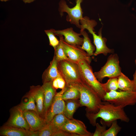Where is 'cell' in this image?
<instances>
[{
	"mask_svg": "<svg viewBox=\"0 0 136 136\" xmlns=\"http://www.w3.org/2000/svg\"><path fill=\"white\" fill-rule=\"evenodd\" d=\"M102 102L99 105V110L96 113L87 112L86 116L90 123L95 126L97 118H101V124L109 126L114 121L120 120L128 122L129 119L121 106L115 105L108 102Z\"/></svg>",
	"mask_w": 136,
	"mask_h": 136,
	"instance_id": "obj_1",
	"label": "cell"
},
{
	"mask_svg": "<svg viewBox=\"0 0 136 136\" xmlns=\"http://www.w3.org/2000/svg\"><path fill=\"white\" fill-rule=\"evenodd\" d=\"M77 88L79 91V99L81 107H86L87 112L96 113L99 110L98 107L103 102L99 95L83 81L66 84Z\"/></svg>",
	"mask_w": 136,
	"mask_h": 136,
	"instance_id": "obj_2",
	"label": "cell"
},
{
	"mask_svg": "<svg viewBox=\"0 0 136 136\" xmlns=\"http://www.w3.org/2000/svg\"><path fill=\"white\" fill-rule=\"evenodd\" d=\"M77 63L82 81L95 91L102 100L106 92L103 83H101L97 79L90 64L85 60H81Z\"/></svg>",
	"mask_w": 136,
	"mask_h": 136,
	"instance_id": "obj_3",
	"label": "cell"
},
{
	"mask_svg": "<svg viewBox=\"0 0 136 136\" xmlns=\"http://www.w3.org/2000/svg\"><path fill=\"white\" fill-rule=\"evenodd\" d=\"M122 73L119 57L117 54H114L109 56L106 62L99 71L94 73L98 80L101 82L106 77L118 78Z\"/></svg>",
	"mask_w": 136,
	"mask_h": 136,
	"instance_id": "obj_4",
	"label": "cell"
},
{
	"mask_svg": "<svg viewBox=\"0 0 136 136\" xmlns=\"http://www.w3.org/2000/svg\"><path fill=\"white\" fill-rule=\"evenodd\" d=\"M102 100L108 102L123 108L127 106L133 105L136 103V92L112 91L106 92Z\"/></svg>",
	"mask_w": 136,
	"mask_h": 136,
	"instance_id": "obj_5",
	"label": "cell"
},
{
	"mask_svg": "<svg viewBox=\"0 0 136 136\" xmlns=\"http://www.w3.org/2000/svg\"><path fill=\"white\" fill-rule=\"evenodd\" d=\"M57 68L62 77L66 84L82 81L77 63L69 59L57 62Z\"/></svg>",
	"mask_w": 136,
	"mask_h": 136,
	"instance_id": "obj_6",
	"label": "cell"
},
{
	"mask_svg": "<svg viewBox=\"0 0 136 136\" xmlns=\"http://www.w3.org/2000/svg\"><path fill=\"white\" fill-rule=\"evenodd\" d=\"M83 1L76 0L75 6L71 8L68 6L64 0H61L59 3L58 10L60 15L63 16L64 12L66 13L67 14L66 17L67 21L80 28V21L83 17V12L81 7V3Z\"/></svg>",
	"mask_w": 136,
	"mask_h": 136,
	"instance_id": "obj_7",
	"label": "cell"
},
{
	"mask_svg": "<svg viewBox=\"0 0 136 136\" xmlns=\"http://www.w3.org/2000/svg\"><path fill=\"white\" fill-rule=\"evenodd\" d=\"M63 48L65 53L69 59L74 62H77L81 60H85L90 64L91 59L90 56L81 46L69 44L62 40Z\"/></svg>",
	"mask_w": 136,
	"mask_h": 136,
	"instance_id": "obj_8",
	"label": "cell"
},
{
	"mask_svg": "<svg viewBox=\"0 0 136 136\" xmlns=\"http://www.w3.org/2000/svg\"><path fill=\"white\" fill-rule=\"evenodd\" d=\"M65 87L56 93L45 118L47 124L49 123L56 115L64 113L65 102L62 98V96L65 91Z\"/></svg>",
	"mask_w": 136,
	"mask_h": 136,
	"instance_id": "obj_9",
	"label": "cell"
},
{
	"mask_svg": "<svg viewBox=\"0 0 136 136\" xmlns=\"http://www.w3.org/2000/svg\"><path fill=\"white\" fill-rule=\"evenodd\" d=\"M4 125L30 130L24 117L23 111L18 105L11 109L10 117Z\"/></svg>",
	"mask_w": 136,
	"mask_h": 136,
	"instance_id": "obj_10",
	"label": "cell"
},
{
	"mask_svg": "<svg viewBox=\"0 0 136 136\" xmlns=\"http://www.w3.org/2000/svg\"><path fill=\"white\" fill-rule=\"evenodd\" d=\"M61 129L76 134L78 136H91L93 133L88 131L82 121L74 118L69 119L63 126Z\"/></svg>",
	"mask_w": 136,
	"mask_h": 136,
	"instance_id": "obj_11",
	"label": "cell"
},
{
	"mask_svg": "<svg viewBox=\"0 0 136 136\" xmlns=\"http://www.w3.org/2000/svg\"><path fill=\"white\" fill-rule=\"evenodd\" d=\"M23 113L30 130L33 131L40 130L47 124L45 119L33 110L25 111L23 112Z\"/></svg>",
	"mask_w": 136,
	"mask_h": 136,
	"instance_id": "obj_12",
	"label": "cell"
},
{
	"mask_svg": "<svg viewBox=\"0 0 136 136\" xmlns=\"http://www.w3.org/2000/svg\"><path fill=\"white\" fill-rule=\"evenodd\" d=\"M53 30L55 35L64 36V41L69 44L80 46L83 43V38L80 37L81 34L74 31L72 27L62 30H56L53 29Z\"/></svg>",
	"mask_w": 136,
	"mask_h": 136,
	"instance_id": "obj_13",
	"label": "cell"
},
{
	"mask_svg": "<svg viewBox=\"0 0 136 136\" xmlns=\"http://www.w3.org/2000/svg\"><path fill=\"white\" fill-rule=\"evenodd\" d=\"M44 95L43 116L45 119L48 111L50 107L56 93V89L52 86V82L43 83L42 86Z\"/></svg>",
	"mask_w": 136,
	"mask_h": 136,
	"instance_id": "obj_14",
	"label": "cell"
},
{
	"mask_svg": "<svg viewBox=\"0 0 136 136\" xmlns=\"http://www.w3.org/2000/svg\"><path fill=\"white\" fill-rule=\"evenodd\" d=\"M29 92L34 98L38 113L41 117L44 118V95L42 86L38 85L31 86Z\"/></svg>",
	"mask_w": 136,
	"mask_h": 136,
	"instance_id": "obj_15",
	"label": "cell"
},
{
	"mask_svg": "<svg viewBox=\"0 0 136 136\" xmlns=\"http://www.w3.org/2000/svg\"><path fill=\"white\" fill-rule=\"evenodd\" d=\"M33 131L4 125L1 127L0 136H32Z\"/></svg>",
	"mask_w": 136,
	"mask_h": 136,
	"instance_id": "obj_16",
	"label": "cell"
},
{
	"mask_svg": "<svg viewBox=\"0 0 136 136\" xmlns=\"http://www.w3.org/2000/svg\"><path fill=\"white\" fill-rule=\"evenodd\" d=\"M57 62L54 56L50 65L43 73L42 76L43 83L52 82L55 79L61 77L58 70Z\"/></svg>",
	"mask_w": 136,
	"mask_h": 136,
	"instance_id": "obj_17",
	"label": "cell"
},
{
	"mask_svg": "<svg viewBox=\"0 0 136 136\" xmlns=\"http://www.w3.org/2000/svg\"><path fill=\"white\" fill-rule=\"evenodd\" d=\"M23 98L20 103L18 105L23 112L32 110L38 113L34 98L31 94L29 92Z\"/></svg>",
	"mask_w": 136,
	"mask_h": 136,
	"instance_id": "obj_18",
	"label": "cell"
},
{
	"mask_svg": "<svg viewBox=\"0 0 136 136\" xmlns=\"http://www.w3.org/2000/svg\"><path fill=\"white\" fill-rule=\"evenodd\" d=\"M65 110L64 114L68 119L73 118L74 114L78 108L81 107L79 99H72L64 100Z\"/></svg>",
	"mask_w": 136,
	"mask_h": 136,
	"instance_id": "obj_19",
	"label": "cell"
},
{
	"mask_svg": "<svg viewBox=\"0 0 136 136\" xmlns=\"http://www.w3.org/2000/svg\"><path fill=\"white\" fill-rule=\"evenodd\" d=\"M118 89L121 91H134L133 80L122 73L118 78Z\"/></svg>",
	"mask_w": 136,
	"mask_h": 136,
	"instance_id": "obj_20",
	"label": "cell"
},
{
	"mask_svg": "<svg viewBox=\"0 0 136 136\" xmlns=\"http://www.w3.org/2000/svg\"><path fill=\"white\" fill-rule=\"evenodd\" d=\"M80 33L83 36V43L81 46V48L85 51L89 56L93 55L95 47L91 43L87 33L84 30H80Z\"/></svg>",
	"mask_w": 136,
	"mask_h": 136,
	"instance_id": "obj_21",
	"label": "cell"
},
{
	"mask_svg": "<svg viewBox=\"0 0 136 136\" xmlns=\"http://www.w3.org/2000/svg\"><path fill=\"white\" fill-rule=\"evenodd\" d=\"M80 96V92L77 88L71 85L66 84L65 90L62 95V98L64 100L79 99Z\"/></svg>",
	"mask_w": 136,
	"mask_h": 136,
	"instance_id": "obj_22",
	"label": "cell"
},
{
	"mask_svg": "<svg viewBox=\"0 0 136 136\" xmlns=\"http://www.w3.org/2000/svg\"><path fill=\"white\" fill-rule=\"evenodd\" d=\"M59 130L49 123L41 130L33 131L32 136H53L54 133Z\"/></svg>",
	"mask_w": 136,
	"mask_h": 136,
	"instance_id": "obj_23",
	"label": "cell"
},
{
	"mask_svg": "<svg viewBox=\"0 0 136 136\" xmlns=\"http://www.w3.org/2000/svg\"><path fill=\"white\" fill-rule=\"evenodd\" d=\"M58 36L59 38V43L54 49L55 53L54 56L57 62L64 60L69 59L65 53L63 48L62 40L64 38L63 36L60 35Z\"/></svg>",
	"mask_w": 136,
	"mask_h": 136,
	"instance_id": "obj_24",
	"label": "cell"
},
{
	"mask_svg": "<svg viewBox=\"0 0 136 136\" xmlns=\"http://www.w3.org/2000/svg\"><path fill=\"white\" fill-rule=\"evenodd\" d=\"M69 119L63 113H62L56 115L49 123L52 125L58 130H60L61 129L62 127Z\"/></svg>",
	"mask_w": 136,
	"mask_h": 136,
	"instance_id": "obj_25",
	"label": "cell"
},
{
	"mask_svg": "<svg viewBox=\"0 0 136 136\" xmlns=\"http://www.w3.org/2000/svg\"><path fill=\"white\" fill-rule=\"evenodd\" d=\"M121 127L118 124L117 120L113 121L110 127L104 132L102 136H116L120 131Z\"/></svg>",
	"mask_w": 136,
	"mask_h": 136,
	"instance_id": "obj_26",
	"label": "cell"
},
{
	"mask_svg": "<svg viewBox=\"0 0 136 136\" xmlns=\"http://www.w3.org/2000/svg\"><path fill=\"white\" fill-rule=\"evenodd\" d=\"M106 92L112 91H116L118 89V78H110L105 83H103Z\"/></svg>",
	"mask_w": 136,
	"mask_h": 136,
	"instance_id": "obj_27",
	"label": "cell"
},
{
	"mask_svg": "<svg viewBox=\"0 0 136 136\" xmlns=\"http://www.w3.org/2000/svg\"><path fill=\"white\" fill-rule=\"evenodd\" d=\"M44 31L48 37L49 45L53 47L54 49L59 44V41L56 37L53 29L45 30Z\"/></svg>",
	"mask_w": 136,
	"mask_h": 136,
	"instance_id": "obj_28",
	"label": "cell"
},
{
	"mask_svg": "<svg viewBox=\"0 0 136 136\" xmlns=\"http://www.w3.org/2000/svg\"><path fill=\"white\" fill-rule=\"evenodd\" d=\"M52 84L53 87L56 89H62L66 86V82L61 77L55 79L52 81Z\"/></svg>",
	"mask_w": 136,
	"mask_h": 136,
	"instance_id": "obj_29",
	"label": "cell"
},
{
	"mask_svg": "<svg viewBox=\"0 0 136 136\" xmlns=\"http://www.w3.org/2000/svg\"><path fill=\"white\" fill-rule=\"evenodd\" d=\"M95 126H96V129L93 136H102L104 132L106 130V126L103 125L101 126L98 123H96Z\"/></svg>",
	"mask_w": 136,
	"mask_h": 136,
	"instance_id": "obj_30",
	"label": "cell"
},
{
	"mask_svg": "<svg viewBox=\"0 0 136 136\" xmlns=\"http://www.w3.org/2000/svg\"><path fill=\"white\" fill-rule=\"evenodd\" d=\"M53 136H78L75 134L60 129L54 133Z\"/></svg>",
	"mask_w": 136,
	"mask_h": 136,
	"instance_id": "obj_31",
	"label": "cell"
},
{
	"mask_svg": "<svg viewBox=\"0 0 136 136\" xmlns=\"http://www.w3.org/2000/svg\"><path fill=\"white\" fill-rule=\"evenodd\" d=\"M133 80L134 87V91L136 90V70L133 75Z\"/></svg>",
	"mask_w": 136,
	"mask_h": 136,
	"instance_id": "obj_32",
	"label": "cell"
},
{
	"mask_svg": "<svg viewBox=\"0 0 136 136\" xmlns=\"http://www.w3.org/2000/svg\"><path fill=\"white\" fill-rule=\"evenodd\" d=\"M25 3H30L35 0H22Z\"/></svg>",
	"mask_w": 136,
	"mask_h": 136,
	"instance_id": "obj_33",
	"label": "cell"
},
{
	"mask_svg": "<svg viewBox=\"0 0 136 136\" xmlns=\"http://www.w3.org/2000/svg\"><path fill=\"white\" fill-rule=\"evenodd\" d=\"M2 2H6L10 0H0Z\"/></svg>",
	"mask_w": 136,
	"mask_h": 136,
	"instance_id": "obj_34",
	"label": "cell"
},
{
	"mask_svg": "<svg viewBox=\"0 0 136 136\" xmlns=\"http://www.w3.org/2000/svg\"><path fill=\"white\" fill-rule=\"evenodd\" d=\"M135 62L136 66V59L135 60Z\"/></svg>",
	"mask_w": 136,
	"mask_h": 136,
	"instance_id": "obj_35",
	"label": "cell"
},
{
	"mask_svg": "<svg viewBox=\"0 0 136 136\" xmlns=\"http://www.w3.org/2000/svg\"><path fill=\"white\" fill-rule=\"evenodd\" d=\"M135 91L136 92V90Z\"/></svg>",
	"mask_w": 136,
	"mask_h": 136,
	"instance_id": "obj_36",
	"label": "cell"
}]
</instances>
